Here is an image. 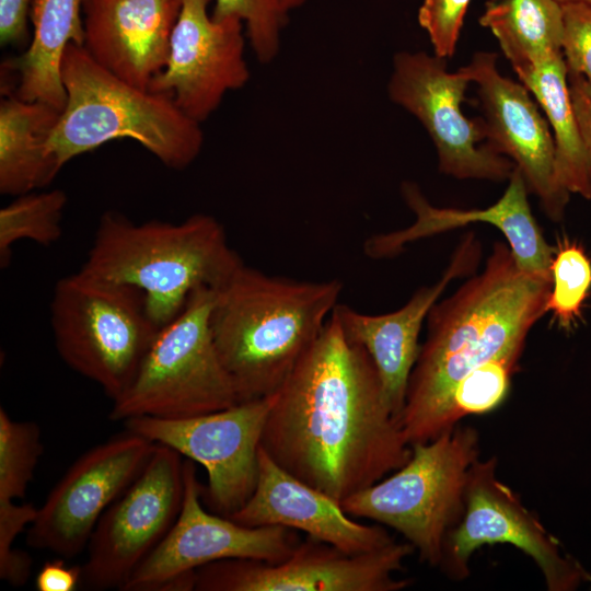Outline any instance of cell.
Wrapping results in <instances>:
<instances>
[{
    "mask_svg": "<svg viewBox=\"0 0 591 591\" xmlns=\"http://www.w3.org/2000/svg\"><path fill=\"white\" fill-rule=\"evenodd\" d=\"M260 448L339 503L409 460L371 357L333 313L274 394Z\"/></svg>",
    "mask_w": 591,
    "mask_h": 591,
    "instance_id": "obj_1",
    "label": "cell"
},
{
    "mask_svg": "<svg viewBox=\"0 0 591 591\" xmlns=\"http://www.w3.org/2000/svg\"><path fill=\"white\" fill-rule=\"evenodd\" d=\"M549 291L551 279L521 270L508 244L495 242L480 274L434 303L399 417L410 445L420 442L427 422L464 375L525 343L546 314Z\"/></svg>",
    "mask_w": 591,
    "mask_h": 591,
    "instance_id": "obj_2",
    "label": "cell"
},
{
    "mask_svg": "<svg viewBox=\"0 0 591 591\" xmlns=\"http://www.w3.org/2000/svg\"><path fill=\"white\" fill-rule=\"evenodd\" d=\"M338 280L269 276L244 263L216 290L210 331L240 402L275 394L338 303Z\"/></svg>",
    "mask_w": 591,
    "mask_h": 591,
    "instance_id": "obj_3",
    "label": "cell"
},
{
    "mask_svg": "<svg viewBox=\"0 0 591 591\" xmlns=\"http://www.w3.org/2000/svg\"><path fill=\"white\" fill-rule=\"evenodd\" d=\"M243 264L223 225L196 213L182 222L136 223L104 212L81 271L142 291L146 308L162 328L184 309L192 293L219 289Z\"/></svg>",
    "mask_w": 591,
    "mask_h": 591,
    "instance_id": "obj_4",
    "label": "cell"
},
{
    "mask_svg": "<svg viewBox=\"0 0 591 591\" xmlns=\"http://www.w3.org/2000/svg\"><path fill=\"white\" fill-rule=\"evenodd\" d=\"M61 77L66 103L48 142L59 171L73 158L117 139L138 142L173 170L186 169L198 158L201 124L170 96L119 79L76 44L67 47Z\"/></svg>",
    "mask_w": 591,
    "mask_h": 591,
    "instance_id": "obj_5",
    "label": "cell"
},
{
    "mask_svg": "<svg viewBox=\"0 0 591 591\" xmlns=\"http://www.w3.org/2000/svg\"><path fill=\"white\" fill-rule=\"evenodd\" d=\"M409 460L394 473L352 494L340 505L401 533L422 561L439 566L449 532L460 522L479 439L472 427L454 426L410 445Z\"/></svg>",
    "mask_w": 591,
    "mask_h": 591,
    "instance_id": "obj_6",
    "label": "cell"
},
{
    "mask_svg": "<svg viewBox=\"0 0 591 591\" xmlns=\"http://www.w3.org/2000/svg\"><path fill=\"white\" fill-rule=\"evenodd\" d=\"M50 326L62 361L113 401L130 385L160 331L141 290L81 270L56 282Z\"/></svg>",
    "mask_w": 591,
    "mask_h": 591,
    "instance_id": "obj_7",
    "label": "cell"
},
{
    "mask_svg": "<svg viewBox=\"0 0 591 591\" xmlns=\"http://www.w3.org/2000/svg\"><path fill=\"white\" fill-rule=\"evenodd\" d=\"M216 290H195L181 313L160 328L126 391L113 401L109 419L187 418L240 403L217 352L210 312Z\"/></svg>",
    "mask_w": 591,
    "mask_h": 591,
    "instance_id": "obj_8",
    "label": "cell"
},
{
    "mask_svg": "<svg viewBox=\"0 0 591 591\" xmlns=\"http://www.w3.org/2000/svg\"><path fill=\"white\" fill-rule=\"evenodd\" d=\"M195 462L184 461V497L179 514L162 542L147 556L124 591H190L195 570L228 558L271 564L287 559L300 543L293 529L246 526L209 512L201 499Z\"/></svg>",
    "mask_w": 591,
    "mask_h": 591,
    "instance_id": "obj_9",
    "label": "cell"
},
{
    "mask_svg": "<svg viewBox=\"0 0 591 591\" xmlns=\"http://www.w3.org/2000/svg\"><path fill=\"white\" fill-rule=\"evenodd\" d=\"M445 60L425 51L395 54L390 100L422 125L441 173L457 179L508 181L515 165L486 143L482 117L464 115L462 103L471 81L460 69L450 71Z\"/></svg>",
    "mask_w": 591,
    "mask_h": 591,
    "instance_id": "obj_10",
    "label": "cell"
},
{
    "mask_svg": "<svg viewBox=\"0 0 591 591\" xmlns=\"http://www.w3.org/2000/svg\"><path fill=\"white\" fill-rule=\"evenodd\" d=\"M274 394L187 418L132 417L125 428L172 448L205 467L202 502L231 517L252 496L258 477V452Z\"/></svg>",
    "mask_w": 591,
    "mask_h": 591,
    "instance_id": "obj_11",
    "label": "cell"
},
{
    "mask_svg": "<svg viewBox=\"0 0 591 591\" xmlns=\"http://www.w3.org/2000/svg\"><path fill=\"white\" fill-rule=\"evenodd\" d=\"M184 497V461L155 443L147 464L104 511L88 544L80 587L123 590L176 521Z\"/></svg>",
    "mask_w": 591,
    "mask_h": 591,
    "instance_id": "obj_12",
    "label": "cell"
},
{
    "mask_svg": "<svg viewBox=\"0 0 591 591\" xmlns=\"http://www.w3.org/2000/svg\"><path fill=\"white\" fill-rule=\"evenodd\" d=\"M415 551L393 542L380 549L348 554L308 536L285 560L271 564L228 558L195 570L197 591H399L410 584L397 579Z\"/></svg>",
    "mask_w": 591,
    "mask_h": 591,
    "instance_id": "obj_13",
    "label": "cell"
},
{
    "mask_svg": "<svg viewBox=\"0 0 591 591\" xmlns=\"http://www.w3.org/2000/svg\"><path fill=\"white\" fill-rule=\"evenodd\" d=\"M496 457L472 466L460 522L449 532L439 566L453 579L468 575L472 554L484 545L511 544L530 556L551 591H570L584 579L583 568L560 552L558 541L496 475Z\"/></svg>",
    "mask_w": 591,
    "mask_h": 591,
    "instance_id": "obj_14",
    "label": "cell"
},
{
    "mask_svg": "<svg viewBox=\"0 0 591 591\" xmlns=\"http://www.w3.org/2000/svg\"><path fill=\"white\" fill-rule=\"evenodd\" d=\"M154 448L127 430L81 454L38 508L26 531L27 545L66 559L79 555L104 511L139 475Z\"/></svg>",
    "mask_w": 591,
    "mask_h": 591,
    "instance_id": "obj_15",
    "label": "cell"
},
{
    "mask_svg": "<svg viewBox=\"0 0 591 591\" xmlns=\"http://www.w3.org/2000/svg\"><path fill=\"white\" fill-rule=\"evenodd\" d=\"M210 2L181 0L167 61L149 85L150 91L170 96L199 124L251 77L244 24L235 18L215 20L208 11Z\"/></svg>",
    "mask_w": 591,
    "mask_h": 591,
    "instance_id": "obj_16",
    "label": "cell"
},
{
    "mask_svg": "<svg viewBox=\"0 0 591 591\" xmlns=\"http://www.w3.org/2000/svg\"><path fill=\"white\" fill-rule=\"evenodd\" d=\"M460 70L476 85L486 143L519 169L547 218L560 221L571 194L559 183L554 137L531 92L499 71L494 53L474 54Z\"/></svg>",
    "mask_w": 591,
    "mask_h": 591,
    "instance_id": "obj_17",
    "label": "cell"
},
{
    "mask_svg": "<svg viewBox=\"0 0 591 591\" xmlns=\"http://www.w3.org/2000/svg\"><path fill=\"white\" fill-rule=\"evenodd\" d=\"M480 242L467 233L456 247L440 279L418 289L398 310L369 315L337 303L333 315L346 338L367 350L384 391L387 405L399 424L408 381L417 361L419 334L431 308L449 283L474 273L482 256Z\"/></svg>",
    "mask_w": 591,
    "mask_h": 591,
    "instance_id": "obj_18",
    "label": "cell"
},
{
    "mask_svg": "<svg viewBox=\"0 0 591 591\" xmlns=\"http://www.w3.org/2000/svg\"><path fill=\"white\" fill-rule=\"evenodd\" d=\"M403 197L415 215L407 228L371 236L364 253L374 259L398 255L408 243L440 234L467 223L480 222L497 228L506 237L521 270L551 279L555 246L548 244L529 202V188L514 167L502 196L480 209L442 208L430 204L417 185L404 183Z\"/></svg>",
    "mask_w": 591,
    "mask_h": 591,
    "instance_id": "obj_19",
    "label": "cell"
},
{
    "mask_svg": "<svg viewBox=\"0 0 591 591\" xmlns=\"http://www.w3.org/2000/svg\"><path fill=\"white\" fill-rule=\"evenodd\" d=\"M229 518L252 528L299 530L348 554L369 553L395 541L381 525L355 521L338 501L285 471L260 447L256 487Z\"/></svg>",
    "mask_w": 591,
    "mask_h": 591,
    "instance_id": "obj_20",
    "label": "cell"
},
{
    "mask_svg": "<svg viewBox=\"0 0 591 591\" xmlns=\"http://www.w3.org/2000/svg\"><path fill=\"white\" fill-rule=\"evenodd\" d=\"M181 0H83V47L103 68L143 90L164 68Z\"/></svg>",
    "mask_w": 591,
    "mask_h": 591,
    "instance_id": "obj_21",
    "label": "cell"
},
{
    "mask_svg": "<svg viewBox=\"0 0 591 591\" xmlns=\"http://www.w3.org/2000/svg\"><path fill=\"white\" fill-rule=\"evenodd\" d=\"M83 0H33L28 47L2 66L16 77L14 94L62 109L66 103L61 66L70 44L83 46Z\"/></svg>",
    "mask_w": 591,
    "mask_h": 591,
    "instance_id": "obj_22",
    "label": "cell"
},
{
    "mask_svg": "<svg viewBox=\"0 0 591 591\" xmlns=\"http://www.w3.org/2000/svg\"><path fill=\"white\" fill-rule=\"evenodd\" d=\"M60 109L4 91L0 101V193L19 196L51 183L59 173L48 151Z\"/></svg>",
    "mask_w": 591,
    "mask_h": 591,
    "instance_id": "obj_23",
    "label": "cell"
},
{
    "mask_svg": "<svg viewBox=\"0 0 591 591\" xmlns=\"http://www.w3.org/2000/svg\"><path fill=\"white\" fill-rule=\"evenodd\" d=\"M513 70L548 121L555 141L559 183L568 193L591 199L589 165L571 103L564 55Z\"/></svg>",
    "mask_w": 591,
    "mask_h": 591,
    "instance_id": "obj_24",
    "label": "cell"
},
{
    "mask_svg": "<svg viewBox=\"0 0 591 591\" xmlns=\"http://www.w3.org/2000/svg\"><path fill=\"white\" fill-rule=\"evenodd\" d=\"M479 24L490 30L513 69L563 54L564 11L557 0H489Z\"/></svg>",
    "mask_w": 591,
    "mask_h": 591,
    "instance_id": "obj_25",
    "label": "cell"
},
{
    "mask_svg": "<svg viewBox=\"0 0 591 591\" xmlns=\"http://www.w3.org/2000/svg\"><path fill=\"white\" fill-rule=\"evenodd\" d=\"M525 343H520L464 375L427 422L420 442L429 441L467 416L488 413L507 397Z\"/></svg>",
    "mask_w": 591,
    "mask_h": 591,
    "instance_id": "obj_26",
    "label": "cell"
},
{
    "mask_svg": "<svg viewBox=\"0 0 591 591\" xmlns=\"http://www.w3.org/2000/svg\"><path fill=\"white\" fill-rule=\"evenodd\" d=\"M0 209V263L5 267L12 246L21 240H31L49 246L61 236V221L68 202L62 189L30 192Z\"/></svg>",
    "mask_w": 591,
    "mask_h": 591,
    "instance_id": "obj_27",
    "label": "cell"
},
{
    "mask_svg": "<svg viewBox=\"0 0 591 591\" xmlns=\"http://www.w3.org/2000/svg\"><path fill=\"white\" fill-rule=\"evenodd\" d=\"M591 291V259L583 246L558 239L551 264V291L545 311L566 332L576 327Z\"/></svg>",
    "mask_w": 591,
    "mask_h": 591,
    "instance_id": "obj_28",
    "label": "cell"
},
{
    "mask_svg": "<svg viewBox=\"0 0 591 591\" xmlns=\"http://www.w3.org/2000/svg\"><path fill=\"white\" fill-rule=\"evenodd\" d=\"M44 451L35 421L14 420L0 408V501L23 498Z\"/></svg>",
    "mask_w": 591,
    "mask_h": 591,
    "instance_id": "obj_29",
    "label": "cell"
},
{
    "mask_svg": "<svg viewBox=\"0 0 591 591\" xmlns=\"http://www.w3.org/2000/svg\"><path fill=\"white\" fill-rule=\"evenodd\" d=\"M211 15L215 20L242 21L250 45L262 63L277 58L289 15L282 0H215Z\"/></svg>",
    "mask_w": 591,
    "mask_h": 591,
    "instance_id": "obj_30",
    "label": "cell"
},
{
    "mask_svg": "<svg viewBox=\"0 0 591 591\" xmlns=\"http://www.w3.org/2000/svg\"><path fill=\"white\" fill-rule=\"evenodd\" d=\"M37 510L33 503L0 501V579L12 587L24 586L31 575L32 557L13 544L35 520Z\"/></svg>",
    "mask_w": 591,
    "mask_h": 591,
    "instance_id": "obj_31",
    "label": "cell"
},
{
    "mask_svg": "<svg viewBox=\"0 0 591 591\" xmlns=\"http://www.w3.org/2000/svg\"><path fill=\"white\" fill-rule=\"evenodd\" d=\"M472 0H422L417 20L427 33L433 54L448 59L453 56L464 18Z\"/></svg>",
    "mask_w": 591,
    "mask_h": 591,
    "instance_id": "obj_32",
    "label": "cell"
},
{
    "mask_svg": "<svg viewBox=\"0 0 591 591\" xmlns=\"http://www.w3.org/2000/svg\"><path fill=\"white\" fill-rule=\"evenodd\" d=\"M563 11V55L567 70L591 83V5L566 3Z\"/></svg>",
    "mask_w": 591,
    "mask_h": 591,
    "instance_id": "obj_33",
    "label": "cell"
},
{
    "mask_svg": "<svg viewBox=\"0 0 591 591\" xmlns=\"http://www.w3.org/2000/svg\"><path fill=\"white\" fill-rule=\"evenodd\" d=\"M33 0H0V44L24 46L28 42V20Z\"/></svg>",
    "mask_w": 591,
    "mask_h": 591,
    "instance_id": "obj_34",
    "label": "cell"
},
{
    "mask_svg": "<svg viewBox=\"0 0 591 591\" xmlns=\"http://www.w3.org/2000/svg\"><path fill=\"white\" fill-rule=\"evenodd\" d=\"M568 88L587 154L591 178V83L580 74L568 71Z\"/></svg>",
    "mask_w": 591,
    "mask_h": 591,
    "instance_id": "obj_35",
    "label": "cell"
},
{
    "mask_svg": "<svg viewBox=\"0 0 591 591\" xmlns=\"http://www.w3.org/2000/svg\"><path fill=\"white\" fill-rule=\"evenodd\" d=\"M82 567L69 566L61 558L43 564L35 578L37 591H73L81 584Z\"/></svg>",
    "mask_w": 591,
    "mask_h": 591,
    "instance_id": "obj_36",
    "label": "cell"
},
{
    "mask_svg": "<svg viewBox=\"0 0 591 591\" xmlns=\"http://www.w3.org/2000/svg\"><path fill=\"white\" fill-rule=\"evenodd\" d=\"M310 0H282L283 8L288 13L304 5Z\"/></svg>",
    "mask_w": 591,
    "mask_h": 591,
    "instance_id": "obj_37",
    "label": "cell"
},
{
    "mask_svg": "<svg viewBox=\"0 0 591 591\" xmlns=\"http://www.w3.org/2000/svg\"><path fill=\"white\" fill-rule=\"evenodd\" d=\"M561 4L566 3H586L591 5V0H557Z\"/></svg>",
    "mask_w": 591,
    "mask_h": 591,
    "instance_id": "obj_38",
    "label": "cell"
},
{
    "mask_svg": "<svg viewBox=\"0 0 591 591\" xmlns=\"http://www.w3.org/2000/svg\"><path fill=\"white\" fill-rule=\"evenodd\" d=\"M584 579H587L591 583V575L586 572L584 573Z\"/></svg>",
    "mask_w": 591,
    "mask_h": 591,
    "instance_id": "obj_39",
    "label": "cell"
}]
</instances>
